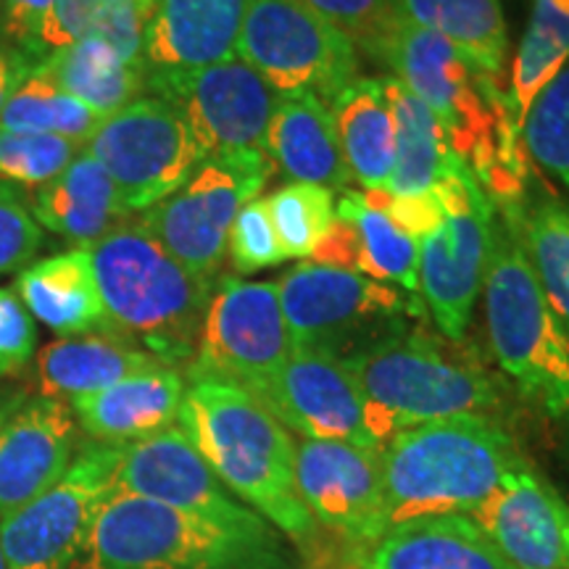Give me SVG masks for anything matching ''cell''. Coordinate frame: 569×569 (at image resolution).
Here are the masks:
<instances>
[{
	"instance_id": "obj_1",
	"label": "cell",
	"mask_w": 569,
	"mask_h": 569,
	"mask_svg": "<svg viewBox=\"0 0 569 569\" xmlns=\"http://www.w3.org/2000/svg\"><path fill=\"white\" fill-rule=\"evenodd\" d=\"M177 422L222 486L298 546H311L317 522L296 486L290 430L259 398L232 382L193 377Z\"/></svg>"
},
{
	"instance_id": "obj_2",
	"label": "cell",
	"mask_w": 569,
	"mask_h": 569,
	"mask_svg": "<svg viewBox=\"0 0 569 569\" xmlns=\"http://www.w3.org/2000/svg\"><path fill=\"white\" fill-rule=\"evenodd\" d=\"M111 336L161 365H190L213 284L188 272L140 222H124L88 248Z\"/></svg>"
},
{
	"instance_id": "obj_3",
	"label": "cell",
	"mask_w": 569,
	"mask_h": 569,
	"mask_svg": "<svg viewBox=\"0 0 569 569\" xmlns=\"http://www.w3.org/2000/svg\"><path fill=\"white\" fill-rule=\"evenodd\" d=\"M390 528L417 517H472L528 461L490 417H453L409 427L382 446Z\"/></svg>"
},
{
	"instance_id": "obj_4",
	"label": "cell",
	"mask_w": 569,
	"mask_h": 569,
	"mask_svg": "<svg viewBox=\"0 0 569 569\" xmlns=\"http://www.w3.org/2000/svg\"><path fill=\"white\" fill-rule=\"evenodd\" d=\"M272 530L248 532L113 490L74 569H274Z\"/></svg>"
},
{
	"instance_id": "obj_5",
	"label": "cell",
	"mask_w": 569,
	"mask_h": 569,
	"mask_svg": "<svg viewBox=\"0 0 569 569\" xmlns=\"http://www.w3.org/2000/svg\"><path fill=\"white\" fill-rule=\"evenodd\" d=\"M482 290L498 367L532 407L557 422H569V336L507 217L493 224Z\"/></svg>"
},
{
	"instance_id": "obj_6",
	"label": "cell",
	"mask_w": 569,
	"mask_h": 569,
	"mask_svg": "<svg viewBox=\"0 0 569 569\" xmlns=\"http://www.w3.org/2000/svg\"><path fill=\"white\" fill-rule=\"evenodd\" d=\"M367 398L369 425L382 446L409 427L453 417H488L498 390L469 356L407 330L346 361Z\"/></svg>"
},
{
	"instance_id": "obj_7",
	"label": "cell",
	"mask_w": 569,
	"mask_h": 569,
	"mask_svg": "<svg viewBox=\"0 0 569 569\" xmlns=\"http://www.w3.org/2000/svg\"><path fill=\"white\" fill-rule=\"evenodd\" d=\"M293 348L340 361L409 330L422 303L372 277L301 261L277 282Z\"/></svg>"
},
{
	"instance_id": "obj_8",
	"label": "cell",
	"mask_w": 569,
	"mask_h": 569,
	"mask_svg": "<svg viewBox=\"0 0 569 569\" xmlns=\"http://www.w3.org/2000/svg\"><path fill=\"white\" fill-rule=\"evenodd\" d=\"M443 219L419 240V296L448 340L465 338L493 248V203L472 169L451 153L436 184Z\"/></svg>"
},
{
	"instance_id": "obj_9",
	"label": "cell",
	"mask_w": 569,
	"mask_h": 569,
	"mask_svg": "<svg viewBox=\"0 0 569 569\" xmlns=\"http://www.w3.org/2000/svg\"><path fill=\"white\" fill-rule=\"evenodd\" d=\"M274 161L264 148L213 153L172 196L140 213L138 222L203 280L217 282L227 259V234L248 201L259 198Z\"/></svg>"
},
{
	"instance_id": "obj_10",
	"label": "cell",
	"mask_w": 569,
	"mask_h": 569,
	"mask_svg": "<svg viewBox=\"0 0 569 569\" xmlns=\"http://www.w3.org/2000/svg\"><path fill=\"white\" fill-rule=\"evenodd\" d=\"M234 56L272 88L311 92L332 106L359 80V51L303 0H248Z\"/></svg>"
},
{
	"instance_id": "obj_11",
	"label": "cell",
	"mask_w": 569,
	"mask_h": 569,
	"mask_svg": "<svg viewBox=\"0 0 569 569\" xmlns=\"http://www.w3.org/2000/svg\"><path fill=\"white\" fill-rule=\"evenodd\" d=\"M122 446L88 443L63 478L0 517L6 569H74L101 503L117 488Z\"/></svg>"
},
{
	"instance_id": "obj_12",
	"label": "cell",
	"mask_w": 569,
	"mask_h": 569,
	"mask_svg": "<svg viewBox=\"0 0 569 569\" xmlns=\"http://www.w3.org/2000/svg\"><path fill=\"white\" fill-rule=\"evenodd\" d=\"M84 151L109 172L130 213L172 196L203 161L182 111L159 96H142L106 117Z\"/></svg>"
},
{
	"instance_id": "obj_13",
	"label": "cell",
	"mask_w": 569,
	"mask_h": 569,
	"mask_svg": "<svg viewBox=\"0 0 569 569\" xmlns=\"http://www.w3.org/2000/svg\"><path fill=\"white\" fill-rule=\"evenodd\" d=\"M293 353L277 282L219 277L206 309L193 361V377H213L259 396Z\"/></svg>"
},
{
	"instance_id": "obj_14",
	"label": "cell",
	"mask_w": 569,
	"mask_h": 569,
	"mask_svg": "<svg viewBox=\"0 0 569 569\" xmlns=\"http://www.w3.org/2000/svg\"><path fill=\"white\" fill-rule=\"evenodd\" d=\"M296 486L306 511L351 546H372L390 528L377 448L303 438L296 446Z\"/></svg>"
},
{
	"instance_id": "obj_15",
	"label": "cell",
	"mask_w": 569,
	"mask_h": 569,
	"mask_svg": "<svg viewBox=\"0 0 569 569\" xmlns=\"http://www.w3.org/2000/svg\"><path fill=\"white\" fill-rule=\"evenodd\" d=\"M148 90L182 111L203 159L240 148H264L269 119L280 98L238 56L190 74L148 82Z\"/></svg>"
},
{
	"instance_id": "obj_16",
	"label": "cell",
	"mask_w": 569,
	"mask_h": 569,
	"mask_svg": "<svg viewBox=\"0 0 569 569\" xmlns=\"http://www.w3.org/2000/svg\"><path fill=\"white\" fill-rule=\"evenodd\" d=\"M113 490L151 498L222 528L248 532L269 530L253 509L234 501V496L206 465L180 425L167 427L138 443L122 446Z\"/></svg>"
},
{
	"instance_id": "obj_17",
	"label": "cell",
	"mask_w": 569,
	"mask_h": 569,
	"mask_svg": "<svg viewBox=\"0 0 569 569\" xmlns=\"http://www.w3.org/2000/svg\"><path fill=\"white\" fill-rule=\"evenodd\" d=\"M256 398L298 436L346 440L382 451L369 425L367 398L346 361L336 356L293 348L280 372Z\"/></svg>"
},
{
	"instance_id": "obj_18",
	"label": "cell",
	"mask_w": 569,
	"mask_h": 569,
	"mask_svg": "<svg viewBox=\"0 0 569 569\" xmlns=\"http://www.w3.org/2000/svg\"><path fill=\"white\" fill-rule=\"evenodd\" d=\"M515 569H569V501L522 465L472 515Z\"/></svg>"
},
{
	"instance_id": "obj_19",
	"label": "cell",
	"mask_w": 569,
	"mask_h": 569,
	"mask_svg": "<svg viewBox=\"0 0 569 569\" xmlns=\"http://www.w3.org/2000/svg\"><path fill=\"white\" fill-rule=\"evenodd\" d=\"M246 9L248 0H153L142 30L148 82L232 59Z\"/></svg>"
},
{
	"instance_id": "obj_20",
	"label": "cell",
	"mask_w": 569,
	"mask_h": 569,
	"mask_svg": "<svg viewBox=\"0 0 569 569\" xmlns=\"http://www.w3.org/2000/svg\"><path fill=\"white\" fill-rule=\"evenodd\" d=\"M311 259L396 284L419 301V240L398 227L369 190L340 196L336 219Z\"/></svg>"
},
{
	"instance_id": "obj_21",
	"label": "cell",
	"mask_w": 569,
	"mask_h": 569,
	"mask_svg": "<svg viewBox=\"0 0 569 569\" xmlns=\"http://www.w3.org/2000/svg\"><path fill=\"white\" fill-rule=\"evenodd\" d=\"M74 451L77 419L69 403L27 398L0 432V517L53 488Z\"/></svg>"
},
{
	"instance_id": "obj_22",
	"label": "cell",
	"mask_w": 569,
	"mask_h": 569,
	"mask_svg": "<svg viewBox=\"0 0 569 569\" xmlns=\"http://www.w3.org/2000/svg\"><path fill=\"white\" fill-rule=\"evenodd\" d=\"M184 388L180 369L156 365L98 393L74 398L69 409L92 443L130 446L177 422Z\"/></svg>"
},
{
	"instance_id": "obj_23",
	"label": "cell",
	"mask_w": 569,
	"mask_h": 569,
	"mask_svg": "<svg viewBox=\"0 0 569 569\" xmlns=\"http://www.w3.org/2000/svg\"><path fill=\"white\" fill-rule=\"evenodd\" d=\"M42 230L88 251L130 219L109 172L88 151L77 153L59 177L27 196Z\"/></svg>"
},
{
	"instance_id": "obj_24",
	"label": "cell",
	"mask_w": 569,
	"mask_h": 569,
	"mask_svg": "<svg viewBox=\"0 0 569 569\" xmlns=\"http://www.w3.org/2000/svg\"><path fill=\"white\" fill-rule=\"evenodd\" d=\"M367 569H515L465 515L417 517L386 530L369 549Z\"/></svg>"
},
{
	"instance_id": "obj_25",
	"label": "cell",
	"mask_w": 569,
	"mask_h": 569,
	"mask_svg": "<svg viewBox=\"0 0 569 569\" xmlns=\"http://www.w3.org/2000/svg\"><path fill=\"white\" fill-rule=\"evenodd\" d=\"M13 293L30 315L61 338L109 332L90 251L74 248L27 264Z\"/></svg>"
},
{
	"instance_id": "obj_26",
	"label": "cell",
	"mask_w": 569,
	"mask_h": 569,
	"mask_svg": "<svg viewBox=\"0 0 569 569\" xmlns=\"http://www.w3.org/2000/svg\"><path fill=\"white\" fill-rule=\"evenodd\" d=\"M264 151L293 182L346 190L351 184L330 106L311 92H284L269 119Z\"/></svg>"
},
{
	"instance_id": "obj_27",
	"label": "cell",
	"mask_w": 569,
	"mask_h": 569,
	"mask_svg": "<svg viewBox=\"0 0 569 569\" xmlns=\"http://www.w3.org/2000/svg\"><path fill=\"white\" fill-rule=\"evenodd\" d=\"M156 365L161 361L140 351L138 346L111 332H96V336L59 338L42 348L34 365V382L42 398L71 403L74 398L98 393Z\"/></svg>"
},
{
	"instance_id": "obj_28",
	"label": "cell",
	"mask_w": 569,
	"mask_h": 569,
	"mask_svg": "<svg viewBox=\"0 0 569 569\" xmlns=\"http://www.w3.org/2000/svg\"><path fill=\"white\" fill-rule=\"evenodd\" d=\"M351 182L388 190L396 163V119L382 80H356L330 106Z\"/></svg>"
},
{
	"instance_id": "obj_29",
	"label": "cell",
	"mask_w": 569,
	"mask_h": 569,
	"mask_svg": "<svg viewBox=\"0 0 569 569\" xmlns=\"http://www.w3.org/2000/svg\"><path fill=\"white\" fill-rule=\"evenodd\" d=\"M38 69L101 119L122 111L148 90L146 69L124 61L96 34H84L71 46L46 56Z\"/></svg>"
},
{
	"instance_id": "obj_30",
	"label": "cell",
	"mask_w": 569,
	"mask_h": 569,
	"mask_svg": "<svg viewBox=\"0 0 569 569\" xmlns=\"http://www.w3.org/2000/svg\"><path fill=\"white\" fill-rule=\"evenodd\" d=\"M411 24L440 34L490 80L507 67V21L501 0H396Z\"/></svg>"
},
{
	"instance_id": "obj_31",
	"label": "cell",
	"mask_w": 569,
	"mask_h": 569,
	"mask_svg": "<svg viewBox=\"0 0 569 569\" xmlns=\"http://www.w3.org/2000/svg\"><path fill=\"white\" fill-rule=\"evenodd\" d=\"M396 119V163L388 190L396 196H425L436 190L451 148L430 109L401 82L382 80Z\"/></svg>"
},
{
	"instance_id": "obj_32",
	"label": "cell",
	"mask_w": 569,
	"mask_h": 569,
	"mask_svg": "<svg viewBox=\"0 0 569 569\" xmlns=\"http://www.w3.org/2000/svg\"><path fill=\"white\" fill-rule=\"evenodd\" d=\"M546 301L569 336V206L553 198L503 203Z\"/></svg>"
},
{
	"instance_id": "obj_33",
	"label": "cell",
	"mask_w": 569,
	"mask_h": 569,
	"mask_svg": "<svg viewBox=\"0 0 569 569\" xmlns=\"http://www.w3.org/2000/svg\"><path fill=\"white\" fill-rule=\"evenodd\" d=\"M569 63V0H532L509 80V109L522 130L538 92Z\"/></svg>"
},
{
	"instance_id": "obj_34",
	"label": "cell",
	"mask_w": 569,
	"mask_h": 569,
	"mask_svg": "<svg viewBox=\"0 0 569 569\" xmlns=\"http://www.w3.org/2000/svg\"><path fill=\"white\" fill-rule=\"evenodd\" d=\"M101 122L96 111L71 98L38 67L19 82L0 113V130L59 134L77 146H84Z\"/></svg>"
},
{
	"instance_id": "obj_35",
	"label": "cell",
	"mask_w": 569,
	"mask_h": 569,
	"mask_svg": "<svg viewBox=\"0 0 569 569\" xmlns=\"http://www.w3.org/2000/svg\"><path fill=\"white\" fill-rule=\"evenodd\" d=\"M284 259H309L336 219V198L322 184L290 182L267 198Z\"/></svg>"
},
{
	"instance_id": "obj_36",
	"label": "cell",
	"mask_w": 569,
	"mask_h": 569,
	"mask_svg": "<svg viewBox=\"0 0 569 569\" xmlns=\"http://www.w3.org/2000/svg\"><path fill=\"white\" fill-rule=\"evenodd\" d=\"M522 138L538 167L569 193V63L538 92L522 122Z\"/></svg>"
},
{
	"instance_id": "obj_37",
	"label": "cell",
	"mask_w": 569,
	"mask_h": 569,
	"mask_svg": "<svg viewBox=\"0 0 569 569\" xmlns=\"http://www.w3.org/2000/svg\"><path fill=\"white\" fill-rule=\"evenodd\" d=\"M80 151L82 146L59 134L0 130V182L34 193L59 177Z\"/></svg>"
},
{
	"instance_id": "obj_38",
	"label": "cell",
	"mask_w": 569,
	"mask_h": 569,
	"mask_svg": "<svg viewBox=\"0 0 569 569\" xmlns=\"http://www.w3.org/2000/svg\"><path fill=\"white\" fill-rule=\"evenodd\" d=\"M319 17L353 42L356 51L386 63L390 42L403 17L396 0H303Z\"/></svg>"
},
{
	"instance_id": "obj_39",
	"label": "cell",
	"mask_w": 569,
	"mask_h": 569,
	"mask_svg": "<svg viewBox=\"0 0 569 569\" xmlns=\"http://www.w3.org/2000/svg\"><path fill=\"white\" fill-rule=\"evenodd\" d=\"M227 256L238 274H253L282 264L284 253L269 217L267 198H253L238 211L227 234Z\"/></svg>"
},
{
	"instance_id": "obj_40",
	"label": "cell",
	"mask_w": 569,
	"mask_h": 569,
	"mask_svg": "<svg viewBox=\"0 0 569 569\" xmlns=\"http://www.w3.org/2000/svg\"><path fill=\"white\" fill-rule=\"evenodd\" d=\"M42 248V227L34 222L21 190L0 182V277L21 272Z\"/></svg>"
},
{
	"instance_id": "obj_41",
	"label": "cell",
	"mask_w": 569,
	"mask_h": 569,
	"mask_svg": "<svg viewBox=\"0 0 569 569\" xmlns=\"http://www.w3.org/2000/svg\"><path fill=\"white\" fill-rule=\"evenodd\" d=\"M142 30L146 17L138 0H101L90 34L109 42L124 61L142 67Z\"/></svg>"
},
{
	"instance_id": "obj_42",
	"label": "cell",
	"mask_w": 569,
	"mask_h": 569,
	"mask_svg": "<svg viewBox=\"0 0 569 569\" xmlns=\"http://www.w3.org/2000/svg\"><path fill=\"white\" fill-rule=\"evenodd\" d=\"M38 348L34 319L19 296L0 288V377L17 375L32 361Z\"/></svg>"
},
{
	"instance_id": "obj_43",
	"label": "cell",
	"mask_w": 569,
	"mask_h": 569,
	"mask_svg": "<svg viewBox=\"0 0 569 569\" xmlns=\"http://www.w3.org/2000/svg\"><path fill=\"white\" fill-rule=\"evenodd\" d=\"M56 0H0V40L30 56L34 67L42 61V38Z\"/></svg>"
},
{
	"instance_id": "obj_44",
	"label": "cell",
	"mask_w": 569,
	"mask_h": 569,
	"mask_svg": "<svg viewBox=\"0 0 569 569\" xmlns=\"http://www.w3.org/2000/svg\"><path fill=\"white\" fill-rule=\"evenodd\" d=\"M101 0H56L42 38V59L90 34Z\"/></svg>"
},
{
	"instance_id": "obj_45",
	"label": "cell",
	"mask_w": 569,
	"mask_h": 569,
	"mask_svg": "<svg viewBox=\"0 0 569 569\" xmlns=\"http://www.w3.org/2000/svg\"><path fill=\"white\" fill-rule=\"evenodd\" d=\"M34 69V61L24 56L19 48L9 46L0 40V113H3L6 103H9L11 92L19 88V82Z\"/></svg>"
},
{
	"instance_id": "obj_46",
	"label": "cell",
	"mask_w": 569,
	"mask_h": 569,
	"mask_svg": "<svg viewBox=\"0 0 569 569\" xmlns=\"http://www.w3.org/2000/svg\"><path fill=\"white\" fill-rule=\"evenodd\" d=\"M27 401L24 393H6L0 396V432H3V427L11 422V417L17 415L21 409V403Z\"/></svg>"
},
{
	"instance_id": "obj_47",
	"label": "cell",
	"mask_w": 569,
	"mask_h": 569,
	"mask_svg": "<svg viewBox=\"0 0 569 569\" xmlns=\"http://www.w3.org/2000/svg\"><path fill=\"white\" fill-rule=\"evenodd\" d=\"M138 3H140V9H142V17H148V9H151L153 0H138Z\"/></svg>"
},
{
	"instance_id": "obj_48",
	"label": "cell",
	"mask_w": 569,
	"mask_h": 569,
	"mask_svg": "<svg viewBox=\"0 0 569 569\" xmlns=\"http://www.w3.org/2000/svg\"><path fill=\"white\" fill-rule=\"evenodd\" d=\"M0 569H6V559H3V549H0Z\"/></svg>"
}]
</instances>
